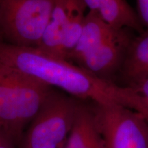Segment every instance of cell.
I'll list each match as a JSON object with an SVG mask.
<instances>
[{
  "instance_id": "15",
  "label": "cell",
  "mask_w": 148,
  "mask_h": 148,
  "mask_svg": "<svg viewBox=\"0 0 148 148\" xmlns=\"http://www.w3.org/2000/svg\"><path fill=\"white\" fill-rule=\"evenodd\" d=\"M86 8L89 11H97L98 7L102 0H82Z\"/></svg>"
},
{
  "instance_id": "12",
  "label": "cell",
  "mask_w": 148,
  "mask_h": 148,
  "mask_svg": "<svg viewBox=\"0 0 148 148\" xmlns=\"http://www.w3.org/2000/svg\"><path fill=\"white\" fill-rule=\"evenodd\" d=\"M137 98L138 113L141 114L148 120V77L132 85Z\"/></svg>"
},
{
  "instance_id": "11",
  "label": "cell",
  "mask_w": 148,
  "mask_h": 148,
  "mask_svg": "<svg viewBox=\"0 0 148 148\" xmlns=\"http://www.w3.org/2000/svg\"><path fill=\"white\" fill-rule=\"evenodd\" d=\"M95 12L114 29H128L139 32L144 30L137 13L126 0H102Z\"/></svg>"
},
{
  "instance_id": "7",
  "label": "cell",
  "mask_w": 148,
  "mask_h": 148,
  "mask_svg": "<svg viewBox=\"0 0 148 148\" xmlns=\"http://www.w3.org/2000/svg\"><path fill=\"white\" fill-rule=\"evenodd\" d=\"M133 36L130 29H116L100 45L75 62V64L94 76L112 82L119 70Z\"/></svg>"
},
{
  "instance_id": "5",
  "label": "cell",
  "mask_w": 148,
  "mask_h": 148,
  "mask_svg": "<svg viewBox=\"0 0 148 148\" xmlns=\"http://www.w3.org/2000/svg\"><path fill=\"white\" fill-rule=\"evenodd\" d=\"M104 148H148V120L121 105L94 107Z\"/></svg>"
},
{
  "instance_id": "13",
  "label": "cell",
  "mask_w": 148,
  "mask_h": 148,
  "mask_svg": "<svg viewBox=\"0 0 148 148\" xmlns=\"http://www.w3.org/2000/svg\"><path fill=\"white\" fill-rule=\"evenodd\" d=\"M138 18L143 27L148 29V0H136Z\"/></svg>"
},
{
  "instance_id": "8",
  "label": "cell",
  "mask_w": 148,
  "mask_h": 148,
  "mask_svg": "<svg viewBox=\"0 0 148 148\" xmlns=\"http://www.w3.org/2000/svg\"><path fill=\"white\" fill-rule=\"evenodd\" d=\"M64 148H104L94 108L79 103Z\"/></svg>"
},
{
  "instance_id": "6",
  "label": "cell",
  "mask_w": 148,
  "mask_h": 148,
  "mask_svg": "<svg viewBox=\"0 0 148 148\" xmlns=\"http://www.w3.org/2000/svg\"><path fill=\"white\" fill-rule=\"evenodd\" d=\"M86 8L82 0H56L47 27L36 48L48 55L67 60L79 38Z\"/></svg>"
},
{
  "instance_id": "3",
  "label": "cell",
  "mask_w": 148,
  "mask_h": 148,
  "mask_svg": "<svg viewBox=\"0 0 148 148\" xmlns=\"http://www.w3.org/2000/svg\"><path fill=\"white\" fill-rule=\"evenodd\" d=\"M79 102L51 89L29 123L23 148H64Z\"/></svg>"
},
{
  "instance_id": "14",
  "label": "cell",
  "mask_w": 148,
  "mask_h": 148,
  "mask_svg": "<svg viewBox=\"0 0 148 148\" xmlns=\"http://www.w3.org/2000/svg\"><path fill=\"white\" fill-rule=\"evenodd\" d=\"M13 142L0 129V148H14Z\"/></svg>"
},
{
  "instance_id": "10",
  "label": "cell",
  "mask_w": 148,
  "mask_h": 148,
  "mask_svg": "<svg viewBox=\"0 0 148 148\" xmlns=\"http://www.w3.org/2000/svg\"><path fill=\"white\" fill-rule=\"evenodd\" d=\"M119 73L126 86L148 77V29L131 40Z\"/></svg>"
},
{
  "instance_id": "4",
  "label": "cell",
  "mask_w": 148,
  "mask_h": 148,
  "mask_svg": "<svg viewBox=\"0 0 148 148\" xmlns=\"http://www.w3.org/2000/svg\"><path fill=\"white\" fill-rule=\"evenodd\" d=\"M56 0H0V28L12 45L37 47Z\"/></svg>"
},
{
  "instance_id": "1",
  "label": "cell",
  "mask_w": 148,
  "mask_h": 148,
  "mask_svg": "<svg viewBox=\"0 0 148 148\" xmlns=\"http://www.w3.org/2000/svg\"><path fill=\"white\" fill-rule=\"evenodd\" d=\"M0 60L49 87L98 106L121 105L135 111L134 90L94 76L70 61L42 52L36 47H20L0 41Z\"/></svg>"
},
{
  "instance_id": "2",
  "label": "cell",
  "mask_w": 148,
  "mask_h": 148,
  "mask_svg": "<svg viewBox=\"0 0 148 148\" xmlns=\"http://www.w3.org/2000/svg\"><path fill=\"white\" fill-rule=\"evenodd\" d=\"M51 89L0 60V129L13 143L21 140Z\"/></svg>"
},
{
  "instance_id": "9",
  "label": "cell",
  "mask_w": 148,
  "mask_h": 148,
  "mask_svg": "<svg viewBox=\"0 0 148 148\" xmlns=\"http://www.w3.org/2000/svg\"><path fill=\"white\" fill-rule=\"evenodd\" d=\"M116 30L105 23L97 12L89 11L85 15L79 38L67 60L75 64L108 39Z\"/></svg>"
}]
</instances>
